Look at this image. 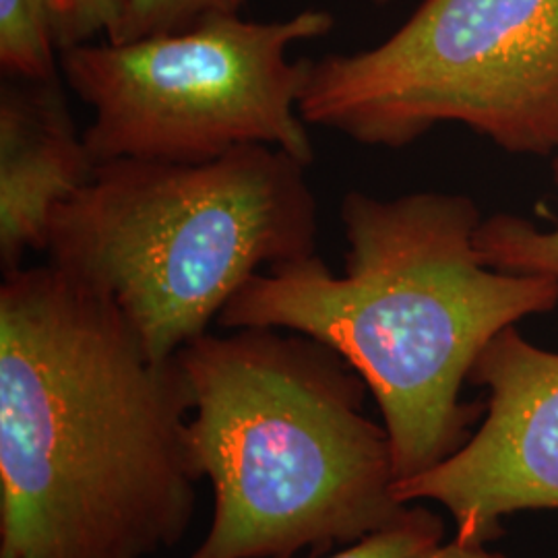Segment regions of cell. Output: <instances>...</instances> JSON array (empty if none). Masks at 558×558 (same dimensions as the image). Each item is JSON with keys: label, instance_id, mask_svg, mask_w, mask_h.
<instances>
[{"label": "cell", "instance_id": "obj_1", "mask_svg": "<svg viewBox=\"0 0 558 558\" xmlns=\"http://www.w3.org/2000/svg\"><path fill=\"white\" fill-rule=\"evenodd\" d=\"M195 401L119 304L46 267L0 283V558H149L186 536Z\"/></svg>", "mask_w": 558, "mask_h": 558}, {"label": "cell", "instance_id": "obj_2", "mask_svg": "<svg viewBox=\"0 0 558 558\" xmlns=\"http://www.w3.org/2000/svg\"><path fill=\"white\" fill-rule=\"evenodd\" d=\"M339 220L348 240L341 276L317 253L279 263L248 279L218 320L294 331L336 350L377 399L396 478H414L472 437L484 405L461 401L463 383L502 329L557 308L558 283L484 265L474 246L482 216L465 195L352 191Z\"/></svg>", "mask_w": 558, "mask_h": 558}, {"label": "cell", "instance_id": "obj_3", "mask_svg": "<svg viewBox=\"0 0 558 558\" xmlns=\"http://www.w3.org/2000/svg\"><path fill=\"white\" fill-rule=\"evenodd\" d=\"M193 391L189 439L216 493L189 558H311L396 523L385 426L364 414L366 383L317 339L244 327L179 352Z\"/></svg>", "mask_w": 558, "mask_h": 558}, {"label": "cell", "instance_id": "obj_4", "mask_svg": "<svg viewBox=\"0 0 558 558\" xmlns=\"http://www.w3.org/2000/svg\"><path fill=\"white\" fill-rule=\"evenodd\" d=\"M306 168L269 145L203 163H100L54 211L48 263L114 300L154 359H174L248 279L315 255Z\"/></svg>", "mask_w": 558, "mask_h": 558}, {"label": "cell", "instance_id": "obj_5", "mask_svg": "<svg viewBox=\"0 0 558 558\" xmlns=\"http://www.w3.org/2000/svg\"><path fill=\"white\" fill-rule=\"evenodd\" d=\"M299 112L399 149L461 124L518 156L558 154V0H422L387 40L313 60Z\"/></svg>", "mask_w": 558, "mask_h": 558}, {"label": "cell", "instance_id": "obj_6", "mask_svg": "<svg viewBox=\"0 0 558 558\" xmlns=\"http://www.w3.org/2000/svg\"><path fill=\"white\" fill-rule=\"evenodd\" d=\"M333 27L325 9L276 21L234 15L145 40L81 44L60 52V71L94 112L83 140L96 166L203 163L244 145L311 166L299 104L313 59L290 60V48Z\"/></svg>", "mask_w": 558, "mask_h": 558}, {"label": "cell", "instance_id": "obj_7", "mask_svg": "<svg viewBox=\"0 0 558 558\" xmlns=\"http://www.w3.org/2000/svg\"><path fill=\"white\" fill-rule=\"evenodd\" d=\"M468 383L486 389L484 420L451 458L399 480L403 505L433 500L456 521V538L486 544L518 511H558V352L502 329Z\"/></svg>", "mask_w": 558, "mask_h": 558}, {"label": "cell", "instance_id": "obj_8", "mask_svg": "<svg viewBox=\"0 0 558 558\" xmlns=\"http://www.w3.org/2000/svg\"><path fill=\"white\" fill-rule=\"evenodd\" d=\"M59 80L0 85V265L46 251L50 221L96 172Z\"/></svg>", "mask_w": 558, "mask_h": 558}, {"label": "cell", "instance_id": "obj_9", "mask_svg": "<svg viewBox=\"0 0 558 558\" xmlns=\"http://www.w3.org/2000/svg\"><path fill=\"white\" fill-rule=\"evenodd\" d=\"M558 182V154L553 158ZM474 246L484 265L515 276L555 279L558 283V230H539L530 220L497 214L480 221Z\"/></svg>", "mask_w": 558, "mask_h": 558}, {"label": "cell", "instance_id": "obj_10", "mask_svg": "<svg viewBox=\"0 0 558 558\" xmlns=\"http://www.w3.org/2000/svg\"><path fill=\"white\" fill-rule=\"evenodd\" d=\"M2 80H59L60 52L41 0H0Z\"/></svg>", "mask_w": 558, "mask_h": 558}, {"label": "cell", "instance_id": "obj_11", "mask_svg": "<svg viewBox=\"0 0 558 558\" xmlns=\"http://www.w3.org/2000/svg\"><path fill=\"white\" fill-rule=\"evenodd\" d=\"M246 0H131L108 41H135L195 29L207 21L240 15Z\"/></svg>", "mask_w": 558, "mask_h": 558}, {"label": "cell", "instance_id": "obj_12", "mask_svg": "<svg viewBox=\"0 0 558 558\" xmlns=\"http://www.w3.org/2000/svg\"><path fill=\"white\" fill-rule=\"evenodd\" d=\"M442 519L426 507H408L401 518L379 532L345 546L333 557L323 558H416L442 544Z\"/></svg>", "mask_w": 558, "mask_h": 558}, {"label": "cell", "instance_id": "obj_13", "mask_svg": "<svg viewBox=\"0 0 558 558\" xmlns=\"http://www.w3.org/2000/svg\"><path fill=\"white\" fill-rule=\"evenodd\" d=\"M131 0H41L59 52L81 44L110 40Z\"/></svg>", "mask_w": 558, "mask_h": 558}, {"label": "cell", "instance_id": "obj_14", "mask_svg": "<svg viewBox=\"0 0 558 558\" xmlns=\"http://www.w3.org/2000/svg\"><path fill=\"white\" fill-rule=\"evenodd\" d=\"M416 558H507L500 553H493L486 548V544H468L453 538L451 542H442L439 546L422 553Z\"/></svg>", "mask_w": 558, "mask_h": 558}, {"label": "cell", "instance_id": "obj_15", "mask_svg": "<svg viewBox=\"0 0 558 558\" xmlns=\"http://www.w3.org/2000/svg\"><path fill=\"white\" fill-rule=\"evenodd\" d=\"M391 2H393V0H373L375 7H385V4H391Z\"/></svg>", "mask_w": 558, "mask_h": 558}]
</instances>
